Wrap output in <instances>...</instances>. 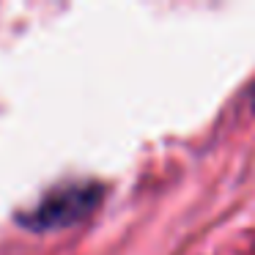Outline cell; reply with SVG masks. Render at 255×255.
Segmentation results:
<instances>
[{
  "label": "cell",
  "instance_id": "cell-1",
  "mask_svg": "<svg viewBox=\"0 0 255 255\" xmlns=\"http://www.w3.org/2000/svg\"><path fill=\"white\" fill-rule=\"evenodd\" d=\"M107 187L96 178H66L50 187L30 209L17 214V225L33 233H52L85 222L105 200Z\"/></svg>",
  "mask_w": 255,
  "mask_h": 255
},
{
  "label": "cell",
  "instance_id": "cell-2",
  "mask_svg": "<svg viewBox=\"0 0 255 255\" xmlns=\"http://www.w3.org/2000/svg\"><path fill=\"white\" fill-rule=\"evenodd\" d=\"M250 110L255 113V83L250 85Z\"/></svg>",
  "mask_w": 255,
  "mask_h": 255
}]
</instances>
